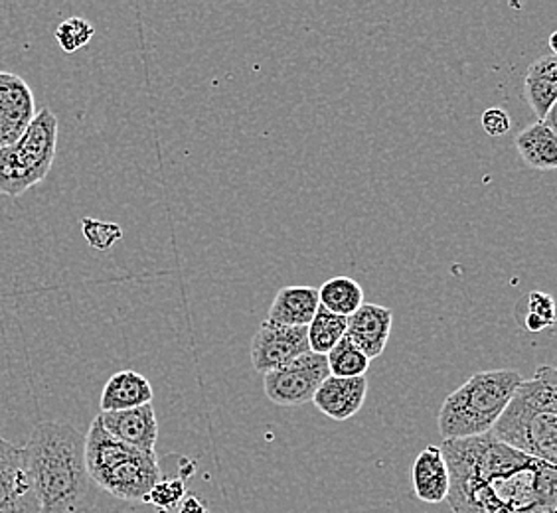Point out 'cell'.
<instances>
[{"label":"cell","instance_id":"7402d4cb","mask_svg":"<svg viewBox=\"0 0 557 513\" xmlns=\"http://www.w3.org/2000/svg\"><path fill=\"white\" fill-rule=\"evenodd\" d=\"M525 306V321L522 322L525 330L530 331H544L546 328L554 326L556 321V304L554 299L546 295V292H540V290H532L528 297H524Z\"/></svg>","mask_w":557,"mask_h":513},{"label":"cell","instance_id":"5b68a950","mask_svg":"<svg viewBox=\"0 0 557 513\" xmlns=\"http://www.w3.org/2000/svg\"><path fill=\"white\" fill-rule=\"evenodd\" d=\"M86 466L99 490L125 502H143L162 478L157 454L131 449L94 418L86 437Z\"/></svg>","mask_w":557,"mask_h":513},{"label":"cell","instance_id":"44dd1931","mask_svg":"<svg viewBox=\"0 0 557 513\" xmlns=\"http://www.w3.org/2000/svg\"><path fill=\"white\" fill-rule=\"evenodd\" d=\"M326 362L333 377H364L366 372L370 370V360L350 342L346 334L343 340L326 353Z\"/></svg>","mask_w":557,"mask_h":513},{"label":"cell","instance_id":"cb8c5ba5","mask_svg":"<svg viewBox=\"0 0 557 513\" xmlns=\"http://www.w3.org/2000/svg\"><path fill=\"white\" fill-rule=\"evenodd\" d=\"M184 493H186V486L183 478H161L152 486V490L147 493L143 502L149 503L159 513H169L181 505Z\"/></svg>","mask_w":557,"mask_h":513},{"label":"cell","instance_id":"3957f363","mask_svg":"<svg viewBox=\"0 0 557 513\" xmlns=\"http://www.w3.org/2000/svg\"><path fill=\"white\" fill-rule=\"evenodd\" d=\"M491 435L525 456L556 466V367L542 365L532 379H522L503 415L494 423Z\"/></svg>","mask_w":557,"mask_h":513},{"label":"cell","instance_id":"d4e9b609","mask_svg":"<svg viewBox=\"0 0 557 513\" xmlns=\"http://www.w3.org/2000/svg\"><path fill=\"white\" fill-rule=\"evenodd\" d=\"M82 232L86 237L87 246L97 251H109L111 247L123 239V227L115 222H101L94 217L82 220Z\"/></svg>","mask_w":557,"mask_h":513},{"label":"cell","instance_id":"2e32d148","mask_svg":"<svg viewBox=\"0 0 557 513\" xmlns=\"http://www.w3.org/2000/svg\"><path fill=\"white\" fill-rule=\"evenodd\" d=\"M319 289L307 285H289L275 295L268 322L290 328H307L319 309Z\"/></svg>","mask_w":557,"mask_h":513},{"label":"cell","instance_id":"277c9868","mask_svg":"<svg viewBox=\"0 0 557 513\" xmlns=\"http://www.w3.org/2000/svg\"><path fill=\"white\" fill-rule=\"evenodd\" d=\"M522 375L515 370L479 372L453 391L441 405L437 427L443 440H461L491 433L503 415Z\"/></svg>","mask_w":557,"mask_h":513},{"label":"cell","instance_id":"30bf717a","mask_svg":"<svg viewBox=\"0 0 557 513\" xmlns=\"http://www.w3.org/2000/svg\"><path fill=\"white\" fill-rule=\"evenodd\" d=\"M36 115L30 86L21 75L0 72V149L21 139Z\"/></svg>","mask_w":557,"mask_h":513},{"label":"cell","instance_id":"52a82bcc","mask_svg":"<svg viewBox=\"0 0 557 513\" xmlns=\"http://www.w3.org/2000/svg\"><path fill=\"white\" fill-rule=\"evenodd\" d=\"M331 375L326 355L307 352L290 364L269 372L263 389L271 403L278 406H299L312 401L322 381Z\"/></svg>","mask_w":557,"mask_h":513},{"label":"cell","instance_id":"4fadbf2b","mask_svg":"<svg viewBox=\"0 0 557 513\" xmlns=\"http://www.w3.org/2000/svg\"><path fill=\"white\" fill-rule=\"evenodd\" d=\"M366 396H368L366 375L364 377L329 375L312 397V403L322 415L333 421H348L364 406Z\"/></svg>","mask_w":557,"mask_h":513},{"label":"cell","instance_id":"8fae6325","mask_svg":"<svg viewBox=\"0 0 557 513\" xmlns=\"http://www.w3.org/2000/svg\"><path fill=\"white\" fill-rule=\"evenodd\" d=\"M97 418L113 439L145 454H157L154 447L159 440V421L152 403L129 411L99 413Z\"/></svg>","mask_w":557,"mask_h":513},{"label":"cell","instance_id":"5bb4252c","mask_svg":"<svg viewBox=\"0 0 557 513\" xmlns=\"http://www.w3.org/2000/svg\"><path fill=\"white\" fill-rule=\"evenodd\" d=\"M516 150L530 168L542 172L556 171V108L547 113L544 121H536L516 137Z\"/></svg>","mask_w":557,"mask_h":513},{"label":"cell","instance_id":"8992f818","mask_svg":"<svg viewBox=\"0 0 557 513\" xmlns=\"http://www.w3.org/2000/svg\"><path fill=\"white\" fill-rule=\"evenodd\" d=\"M60 123L50 108L36 111L21 139L0 149V193L18 198L52 171Z\"/></svg>","mask_w":557,"mask_h":513},{"label":"cell","instance_id":"e0dca14e","mask_svg":"<svg viewBox=\"0 0 557 513\" xmlns=\"http://www.w3.org/2000/svg\"><path fill=\"white\" fill-rule=\"evenodd\" d=\"M152 385L145 375L137 374L133 370H125L111 375L101 393V413H117L129 411L135 406L152 403Z\"/></svg>","mask_w":557,"mask_h":513},{"label":"cell","instance_id":"7c38bea8","mask_svg":"<svg viewBox=\"0 0 557 513\" xmlns=\"http://www.w3.org/2000/svg\"><path fill=\"white\" fill-rule=\"evenodd\" d=\"M392 322L394 312L389 309L364 302L352 316L346 318V336L372 362L386 350Z\"/></svg>","mask_w":557,"mask_h":513},{"label":"cell","instance_id":"ba28073f","mask_svg":"<svg viewBox=\"0 0 557 513\" xmlns=\"http://www.w3.org/2000/svg\"><path fill=\"white\" fill-rule=\"evenodd\" d=\"M0 513H40L30 462L24 447L0 437Z\"/></svg>","mask_w":557,"mask_h":513},{"label":"cell","instance_id":"9a60e30c","mask_svg":"<svg viewBox=\"0 0 557 513\" xmlns=\"http://www.w3.org/2000/svg\"><path fill=\"white\" fill-rule=\"evenodd\" d=\"M411 481L413 493L421 502L440 505L447 500L449 471L441 447H428L423 452H419L411 466Z\"/></svg>","mask_w":557,"mask_h":513},{"label":"cell","instance_id":"6da1fadb","mask_svg":"<svg viewBox=\"0 0 557 513\" xmlns=\"http://www.w3.org/2000/svg\"><path fill=\"white\" fill-rule=\"evenodd\" d=\"M453 513H557L556 466L510 449L491 433L445 440Z\"/></svg>","mask_w":557,"mask_h":513},{"label":"cell","instance_id":"7a4b0ae2","mask_svg":"<svg viewBox=\"0 0 557 513\" xmlns=\"http://www.w3.org/2000/svg\"><path fill=\"white\" fill-rule=\"evenodd\" d=\"M40 500V513H89L99 488L86 466V437L58 421L34 427L24 447Z\"/></svg>","mask_w":557,"mask_h":513},{"label":"cell","instance_id":"9c48e42d","mask_svg":"<svg viewBox=\"0 0 557 513\" xmlns=\"http://www.w3.org/2000/svg\"><path fill=\"white\" fill-rule=\"evenodd\" d=\"M307 352H311L307 328L278 326L265 321L251 340V364L258 374H269Z\"/></svg>","mask_w":557,"mask_h":513},{"label":"cell","instance_id":"484cf974","mask_svg":"<svg viewBox=\"0 0 557 513\" xmlns=\"http://www.w3.org/2000/svg\"><path fill=\"white\" fill-rule=\"evenodd\" d=\"M481 123H483L484 133L491 137H503L512 127V121L508 117V113L498 108L486 109Z\"/></svg>","mask_w":557,"mask_h":513},{"label":"cell","instance_id":"d6986e66","mask_svg":"<svg viewBox=\"0 0 557 513\" xmlns=\"http://www.w3.org/2000/svg\"><path fill=\"white\" fill-rule=\"evenodd\" d=\"M319 302L336 316L348 318L364 304V290L350 277H334L319 289Z\"/></svg>","mask_w":557,"mask_h":513},{"label":"cell","instance_id":"ffe728a7","mask_svg":"<svg viewBox=\"0 0 557 513\" xmlns=\"http://www.w3.org/2000/svg\"><path fill=\"white\" fill-rule=\"evenodd\" d=\"M344 334H346V318L336 316L319 304L317 314L312 316L311 324L307 326L309 350L312 353L326 355L336 343L343 340Z\"/></svg>","mask_w":557,"mask_h":513},{"label":"cell","instance_id":"4316f807","mask_svg":"<svg viewBox=\"0 0 557 513\" xmlns=\"http://www.w3.org/2000/svg\"><path fill=\"white\" fill-rule=\"evenodd\" d=\"M556 38H557V33H552V36H549V48H552V54H554V55H556V52H557Z\"/></svg>","mask_w":557,"mask_h":513},{"label":"cell","instance_id":"603a6c76","mask_svg":"<svg viewBox=\"0 0 557 513\" xmlns=\"http://www.w3.org/2000/svg\"><path fill=\"white\" fill-rule=\"evenodd\" d=\"M94 34H96V30L86 18L72 16L55 28V40H58L65 54H74V52L86 48L87 43L91 42Z\"/></svg>","mask_w":557,"mask_h":513},{"label":"cell","instance_id":"ac0fdd59","mask_svg":"<svg viewBox=\"0 0 557 513\" xmlns=\"http://www.w3.org/2000/svg\"><path fill=\"white\" fill-rule=\"evenodd\" d=\"M525 103L536 113L537 121H544L547 113L556 108L557 58L554 54L537 58L524 75Z\"/></svg>","mask_w":557,"mask_h":513}]
</instances>
